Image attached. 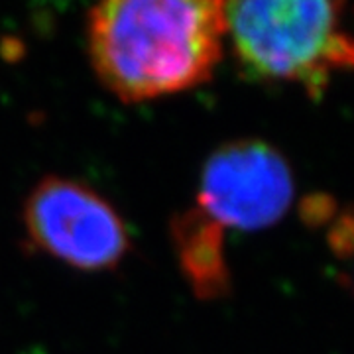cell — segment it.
Masks as SVG:
<instances>
[{"instance_id":"cell-1","label":"cell","mask_w":354,"mask_h":354,"mask_svg":"<svg viewBox=\"0 0 354 354\" xmlns=\"http://www.w3.org/2000/svg\"><path fill=\"white\" fill-rule=\"evenodd\" d=\"M225 2L109 0L87 16V50L120 101H153L199 87L223 57Z\"/></svg>"},{"instance_id":"cell-2","label":"cell","mask_w":354,"mask_h":354,"mask_svg":"<svg viewBox=\"0 0 354 354\" xmlns=\"http://www.w3.org/2000/svg\"><path fill=\"white\" fill-rule=\"evenodd\" d=\"M329 0L225 2L227 38L239 64L258 79L297 83L321 95L335 69H354V39Z\"/></svg>"},{"instance_id":"cell-3","label":"cell","mask_w":354,"mask_h":354,"mask_svg":"<svg viewBox=\"0 0 354 354\" xmlns=\"http://www.w3.org/2000/svg\"><path fill=\"white\" fill-rule=\"evenodd\" d=\"M22 225L32 248L81 272L114 270L132 248L116 207L73 177H44L26 197Z\"/></svg>"},{"instance_id":"cell-4","label":"cell","mask_w":354,"mask_h":354,"mask_svg":"<svg viewBox=\"0 0 354 354\" xmlns=\"http://www.w3.org/2000/svg\"><path fill=\"white\" fill-rule=\"evenodd\" d=\"M291 199L293 176L286 158L262 140H236L205 162L195 207L223 230H260L276 225Z\"/></svg>"},{"instance_id":"cell-5","label":"cell","mask_w":354,"mask_h":354,"mask_svg":"<svg viewBox=\"0 0 354 354\" xmlns=\"http://www.w3.org/2000/svg\"><path fill=\"white\" fill-rule=\"evenodd\" d=\"M225 230L197 207L171 221V242L181 274L199 299H216L228 291Z\"/></svg>"}]
</instances>
